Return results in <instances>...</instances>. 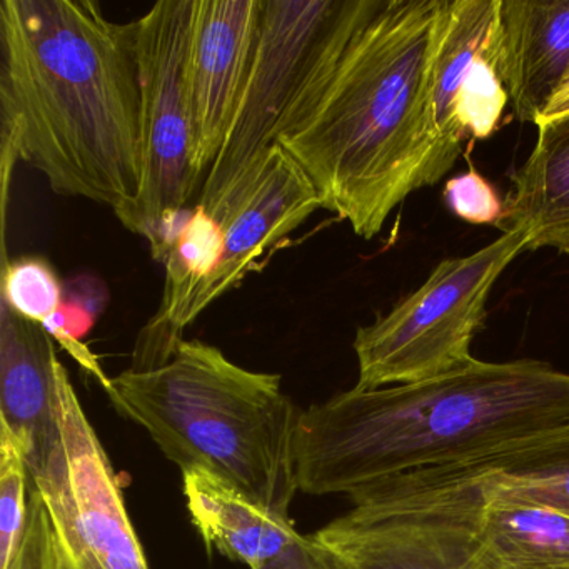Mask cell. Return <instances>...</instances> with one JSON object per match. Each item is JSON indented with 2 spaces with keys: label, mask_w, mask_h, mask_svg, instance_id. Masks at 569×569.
<instances>
[{
  "label": "cell",
  "mask_w": 569,
  "mask_h": 569,
  "mask_svg": "<svg viewBox=\"0 0 569 569\" xmlns=\"http://www.w3.org/2000/svg\"><path fill=\"white\" fill-rule=\"evenodd\" d=\"M528 242V232L508 229L472 254L445 259L388 315L359 328L355 388L428 381L469 365L492 286Z\"/></svg>",
  "instance_id": "obj_6"
},
{
  "label": "cell",
  "mask_w": 569,
  "mask_h": 569,
  "mask_svg": "<svg viewBox=\"0 0 569 569\" xmlns=\"http://www.w3.org/2000/svg\"><path fill=\"white\" fill-rule=\"evenodd\" d=\"M569 426V372L472 359L411 385L338 392L302 409L299 491L352 495L409 472L459 465Z\"/></svg>",
  "instance_id": "obj_2"
},
{
  "label": "cell",
  "mask_w": 569,
  "mask_h": 569,
  "mask_svg": "<svg viewBox=\"0 0 569 569\" xmlns=\"http://www.w3.org/2000/svg\"><path fill=\"white\" fill-rule=\"evenodd\" d=\"M491 54L516 119L538 124L569 71V0H498Z\"/></svg>",
  "instance_id": "obj_13"
},
{
  "label": "cell",
  "mask_w": 569,
  "mask_h": 569,
  "mask_svg": "<svg viewBox=\"0 0 569 569\" xmlns=\"http://www.w3.org/2000/svg\"><path fill=\"white\" fill-rule=\"evenodd\" d=\"M502 232H528V251L569 254V116L538 126V139L511 174Z\"/></svg>",
  "instance_id": "obj_17"
},
{
  "label": "cell",
  "mask_w": 569,
  "mask_h": 569,
  "mask_svg": "<svg viewBox=\"0 0 569 569\" xmlns=\"http://www.w3.org/2000/svg\"><path fill=\"white\" fill-rule=\"evenodd\" d=\"M445 201L452 214L471 224L501 226L505 221V202L475 169L446 182Z\"/></svg>",
  "instance_id": "obj_23"
},
{
  "label": "cell",
  "mask_w": 569,
  "mask_h": 569,
  "mask_svg": "<svg viewBox=\"0 0 569 569\" xmlns=\"http://www.w3.org/2000/svg\"><path fill=\"white\" fill-rule=\"evenodd\" d=\"M224 228L202 206L192 208L174 248L164 261L166 286L161 308L151 325H164L184 305L186 299L208 281L224 256Z\"/></svg>",
  "instance_id": "obj_19"
},
{
  "label": "cell",
  "mask_w": 569,
  "mask_h": 569,
  "mask_svg": "<svg viewBox=\"0 0 569 569\" xmlns=\"http://www.w3.org/2000/svg\"><path fill=\"white\" fill-rule=\"evenodd\" d=\"M509 102L508 92L499 78L491 41L469 69L456 108V122L462 138L488 139L501 122L502 112Z\"/></svg>",
  "instance_id": "obj_21"
},
{
  "label": "cell",
  "mask_w": 569,
  "mask_h": 569,
  "mask_svg": "<svg viewBox=\"0 0 569 569\" xmlns=\"http://www.w3.org/2000/svg\"><path fill=\"white\" fill-rule=\"evenodd\" d=\"M259 569H341L335 556L311 536H301L295 546Z\"/></svg>",
  "instance_id": "obj_26"
},
{
  "label": "cell",
  "mask_w": 569,
  "mask_h": 569,
  "mask_svg": "<svg viewBox=\"0 0 569 569\" xmlns=\"http://www.w3.org/2000/svg\"><path fill=\"white\" fill-rule=\"evenodd\" d=\"M264 0H194L188 59L192 168L204 182L251 71Z\"/></svg>",
  "instance_id": "obj_11"
},
{
  "label": "cell",
  "mask_w": 569,
  "mask_h": 569,
  "mask_svg": "<svg viewBox=\"0 0 569 569\" xmlns=\"http://www.w3.org/2000/svg\"><path fill=\"white\" fill-rule=\"evenodd\" d=\"M31 472L19 446L0 432V569H8L24 535Z\"/></svg>",
  "instance_id": "obj_22"
},
{
  "label": "cell",
  "mask_w": 569,
  "mask_h": 569,
  "mask_svg": "<svg viewBox=\"0 0 569 569\" xmlns=\"http://www.w3.org/2000/svg\"><path fill=\"white\" fill-rule=\"evenodd\" d=\"M194 0H161L138 21L142 91V181L121 224L151 239L166 214L188 208L192 168L188 59Z\"/></svg>",
  "instance_id": "obj_8"
},
{
  "label": "cell",
  "mask_w": 569,
  "mask_h": 569,
  "mask_svg": "<svg viewBox=\"0 0 569 569\" xmlns=\"http://www.w3.org/2000/svg\"><path fill=\"white\" fill-rule=\"evenodd\" d=\"M64 569H151L111 459L64 365L54 435L31 471Z\"/></svg>",
  "instance_id": "obj_7"
},
{
  "label": "cell",
  "mask_w": 569,
  "mask_h": 569,
  "mask_svg": "<svg viewBox=\"0 0 569 569\" xmlns=\"http://www.w3.org/2000/svg\"><path fill=\"white\" fill-rule=\"evenodd\" d=\"M315 532L341 569H469L465 498L451 485L385 479Z\"/></svg>",
  "instance_id": "obj_9"
},
{
  "label": "cell",
  "mask_w": 569,
  "mask_h": 569,
  "mask_svg": "<svg viewBox=\"0 0 569 569\" xmlns=\"http://www.w3.org/2000/svg\"><path fill=\"white\" fill-rule=\"evenodd\" d=\"M382 0H264L258 44L199 206L219 222L279 139L301 124Z\"/></svg>",
  "instance_id": "obj_5"
},
{
  "label": "cell",
  "mask_w": 569,
  "mask_h": 569,
  "mask_svg": "<svg viewBox=\"0 0 569 569\" xmlns=\"http://www.w3.org/2000/svg\"><path fill=\"white\" fill-rule=\"evenodd\" d=\"M441 0H382L315 108L278 141L362 239L412 192L416 121Z\"/></svg>",
  "instance_id": "obj_3"
},
{
  "label": "cell",
  "mask_w": 569,
  "mask_h": 569,
  "mask_svg": "<svg viewBox=\"0 0 569 569\" xmlns=\"http://www.w3.org/2000/svg\"><path fill=\"white\" fill-rule=\"evenodd\" d=\"M102 388L181 472L204 469L289 515L299 491L302 409L282 391L281 376L249 371L208 342L181 339L161 365L126 369Z\"/></svg>",
  "instance_id": "obj_4"
},
{
  "label": "cell",
  "mask_w": 569,
  "mask_h": 569,
  "mask_svg": "<svg viewBox=\"0 0 569 569\" xmlns=\"http://www.w3.org/2000/svg\"><path fill=\"white\" fill-rule=\"evenodd\" d=\"M318 209H322L321 198L301 166L276 146L221 222L226 241L221 264L191 292L169 321L149 322L139 338L132 368L149 369L164 362L184 339L182 331L209 306L238 288L262 259Z\"/></svg>",
  "instance_id": "obj_10"
},
{
  "label": "cell",
  "mask_w": 569,
  "mask_h": 569,
  "mask_svg": "<svg viewBox=\"0 0 569 569\" xmlns=\"http://www.w3.org/2000/svg\"><path fill=\"white\" fill-rule=\"evenodd\" d=\"M109 299H111V295H109L108 284L94 272H79L72 278L64 279L62 301L79 306L98 319L108 309Z\"/></svg>",
  "instance_id": "obj_25"
},
{
  "label": "cell",
  "mask_w": 569,
  "mask_h": 569,
  "mask_svg": "<svg viewBox=\"0 0 569 569\" xmlns=\"http://www.w3.org/2000/svg\"><path fill=\"white\" fill-rule=\"evenodd\" d=\"M8 569H64L48 512L32 489L24 535Z\"/></svg>",
  "instance_id": "obj_24"
},
{
  "label": "cell",
  "mask_w": 569,
  "mask_h": 569,
  "mask_svg": "<svg viewBox=\"0 0 569 569\" xmlns=\"http://www.w3.org/2000/svg\"><path fill=\"white\" fill-rule=\"evenodd\" d=\"M465 485L471 488L469 551L479 568L569 569V512L539 499Z\"/></svg>",
  "instance_id": "obj_15"
},
{
  "label": "cell",
  "mask_w": 569,
  "mask_h": 569,
  "mask_svg": "<svg viewBox=\"0 0 569 569\" xmlns=\"http://www.w3.org/2000/svg\"><path fill=\"white\" fill-rule=\"evenodd\" d=\"M569 116V71L566 74V78L562 79L561 86H559L558 91L552 96L551 101H549L548 108L542 112L541 118H539V124L542 122L555 121V119H561Z\"/></svg>",
  "instance_id": "obj_27"
},
{
  "label": "cell",
  "mask_w": 569,
  "mask_h": 569,
  "mask_svg": "<svg viewBox=\"0 0 569 569\" xmlns=\"http://www.w3.org/2000/svg\"><path fill=\"white\" fill-rule=\"evenodd\" d=\"M61 366L52 336L0 301V432L19 446L29 472L54 435Z\"/></svg>",
  "instance_id": "obj_14"
},
{
  "label": "cell",
  "mask_w": 569,
  "mask_h": 569,
  "mask_svg": "<svg viewBox=\"0 0 569 569\" xmlns=\"http://www.w3.org/2000/svg\"><path fill=\"white\" fill-rule=\"evenodd\" d=\"M409 475L501 489L569 512V426L482 458Z\"/></svg>",
  "instance_id": "obj_18"
},
{
  "label": "cell",
  "mask_w": 569,
  "mask_h": 569,
  "mask_svg": "<svg viewBox=\"0 0 569 569\" xmlns=\"http://www.w3.org/2000/svg\"><path fill=\"white\" fill-rule=\"evenodd\" d=\"M498 0H441L416 121L412 192L441 181L461 156L456 108L462 82L488 49Z\"/></svg>",
  "instance_id": "obj_12"
},
{
  "label": "cell",
  "mask_w": 569,
  "mask_h": 569,
  "mask_svg": "<svg viewBox=\"0 0 569 569\" xmlns=\"http://www.w3.org/2000/svg\"><path fill=\"white\" fill-rule=\"evenodd\" d=\"M64 281L48 259L21 256L2 261V298L16 315L28 321L44 322L61 308Z\"/></svg>",
  "instance_id": "obj_20"
},
{
  "label": "cell",
  "mask_w": 569,
  "mask_h": 569,
  "mask_svg": "<svg viewBox=\"0 0 569 569\" xmlns=\"http://www.w3.org/2000/svg\"><path fill=\"white\" fill-rule=\"evenodd\" d=\"M0 144L2 219L22 161L56 194L121 221L142 181L138 21H111L89 0H2Z\"/></svg>",
  "instance_id": "obj_1"
},
{
  "label": "cell",
  "mask_w": 569,
  "mask_h": 569,
  "mask_svg": "<svg viewBox=\"0 0 569 569\" xmlns=\"http://www.w3.org/2000/svg\"><path fill=\"white\" fill-rule=\"evenodd\" d=\"M182 492L208 551L249 569L274 561L302 536L289 515L268 508L204 469L182 471Z\"/></svg>",
  "instance_id": "obj_16"
}]
</instances>
